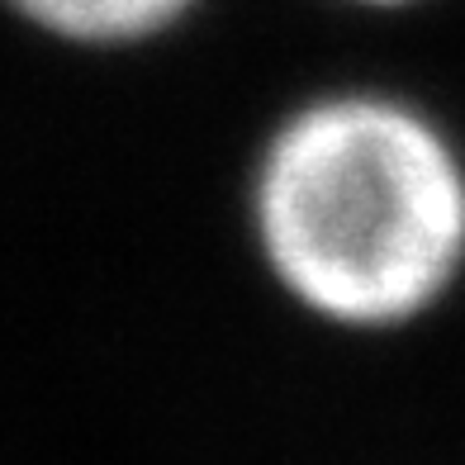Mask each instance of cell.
<instances>
[{
  "label": "cell",
  "instance_id": "obj_2",
  "mask_svg": "<svg viewBox=\"0 0 465 465\" xmlns=\"http://www.w3.org/2000/svg\"><path fill=\"white\" fill-rule=\"evenodd\" d=\"M53 38L81 48H134L172 34L200 0H10Z\"/></svg>",
  "mask_w": 465,
  "mask_h": 465
},
{
  "label": "cell",
  "instance_id": "obj_1",
  "mask_svg": "<svg viewBox=\"0 0 465 465\" xmlns=\"http://www.w3.org/2000/svg\"><path fill=\"white\" fill-rule=\"evenodd\" d=\"M247 219L300 313L342 332L409 328L465 276V153L418 100L323 91L266 134Z\"/></svg>",
  "mask_w": 465,
  "mask_h": 465
},
{
  "label": "cell",
  "instance_id": "obj_3",
  "mask_svg": "<svg viewBox=\"0 0 465 465\" xmlns=\"http://www.w3.org/2000/svg\"><path fill=\"white\" fill-rule=\"evenodd\" d=\"M337 5H356V10H404V5H418V0H337Z\"/></svg>",
  "mask_w": 465,
  "mask_h": 465
}]
</instances>
